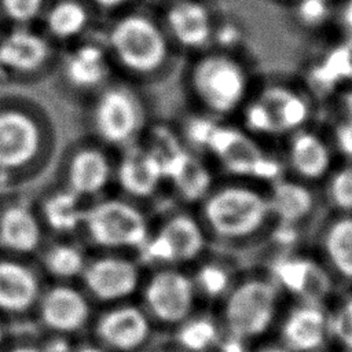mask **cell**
<instances>
[{
  "instance_id": "6da1fadb",
  "label": "cell",
  "mask_w": 352,
  "mask_h": 352,
  "mask_svg": "<svg viewBox=\"0 0 352 352\" xmlns=\"http://www.w3.org/2000/svg\"><path fill=\"white\" fill-rule=\"evenodd\" d=\"M52 125L41 107L25 98L0 99V182L32 179L52 153Z\"/></svg>"
},
{
  "instance_id": "7a4b0ae2",
  "label": "cell",
  "mask_w": 352,
  "mask_h": 352,
  "mask_svg": "<svg viewBox=\"0 0 352 352\" xmlns=\"http://www.w3.org/2000/svg\"><path fill=\"white\" fill-rule=\"evenodd\" d=\"M188 135L194 142L206 146L228 172L263 179H272L279 173V165L253 139L235 128L195 120L188 126Z\"/></svg>"
},
{
  "instance_id": "3957f363",
  "label": "cell",
  "mask_w": 352,
  "mask_h": 352,
  "mask_svg": "<svg viewBox=\"0 0 352 352\" xmlns=\"http://www.w3.org/2000/svg\"><path fill=\"white\" fill-rule=\"evenodd\" d=\"M81 228L94 245L104 249H140L148 238L143 213L121 199L87 206Z\"/></svg>"
},
{
  "instance_id": "277c9868",
  "label": "cell",
  "mask_w": 352,
  "mask_h": 352,
  "mask_svg": "<svg viewBox=\"0 0 352 352\" xmlns=\"http://www.w3.org/2000/svg\"><path fill=\"white\" fill-rule=\"evenodd\" d=\"M107 43L116 59L133 73H150L166 58V41L160 28L147 16L129 14L110 29Z\"/></svg>"
},
{
  "instance_id": "5b68a950",
  "label": "cell",
  "mask_w": 352,
  "mask_h": 352,
  "mask_svg": "<svg viewBox=\"0 0 352 352\" xmlns=\"http://www.w3.org/2000/svg\"><path fill=\"white\" fill-rule=\"evenodd\" d=\"M278 309L276 286L264 279H249L234 287L224 305L228 334L250 341L263 336L274 323Z\"/></svg>"
},
{
  "instance_id": "8992f818",
  "label": "cell",
  "mask_w": 352,
  "mask_h": 352,
  "mask_svg": "<svg viewBox=\"0 0 352 352\" xmlns=\"http://www.w3.org/2000/svg\"><path fill=\"white\" fill-rule=\"evenodd\" d=\"M268 212L267 199L245 187L221 188L212 194L205 204L209 227L226 238H239L254 232Z\"/></svg>"
},
{
  "instance_id": "52a82bcc",
  "label": "cell",
  "mask_w": 352,
  "mask_h": 352,
  "mask_svg": "<svg viewBox=\"0 0 352 352\" xmlns=\"http://www.w3.org/2000/svg\"><path fill=\"white\" fill-rule=\"evenodd\" d=\"M33 318L45 333L73 338L91 324V298L73 283L54 282L43 289Z\"/></svg>"
},
{
  "instance_id": "ba28073f",
  "label": "cell",
  "mask_w": 352,
  "mask_h": 352,
  "mask_svg": "<svg viewBox=\"0 0 352 352\" xmlns=\"http://www.w3.org/2000/svg\"><path fill=\"white\" fill-rule=\"evenodd\" d=\"M192 87L208 109L224 114L241 103L246 91V77L234 59L209 55L195 65Z\"/></svg>"
},
{
  "instance_id": "9c48e42d",
  "label": "cell",
  "mask_w": 352,
  "mask_h": 352,
  "mask_svg": "<svg viewBox=\"0 0 352 352\" xmlns=\"http://www.w3.org/2000/svg\"><path fill=\"white\" fill-rule=\"evenodd\" d=\"M89 327L94 342L109 352H135L151 334V319L147 312L128 301L106 305L94 315Z\"/></svg>"
},
{
  "instance_id": "30bf717a",
  "label": "cell",
  "mask_w": 352,
  "mask_h": 352,
  "mask_svg": "<svg viewBox=\"0 0 352 352\" xmlns=\"http://www.w3.org/2000/svg\"><path fill=\"white\" fill-rule=\"evenodd\" d=\"M80 282L91 301L111 305L128 301L140 285V274L128 258L102 256L88 258Z\"/></svg>"
},
{
  "instance_id": "8fae6325",
  "label": "cell",
  "mask_w": 352,
  "mask_h": 352,
  "mask_svg": "<svg viewBox=\"0 0 352 352\" xmlns=\"http://www.w3.org/2000/svg\"><path fill=\"white\" fill-rule=\"evenodd\" d=\"M92 126L106 143H128L142 124V110L133 94L122 87L103 89L92 107Z\"/></svg>"
},
{
  "instance_id": "7c38bea8",
  "label": "cell",
  "mask_w": 352,
  "mask_h": 352,
  "mask_svg": "<svg viewBox=\"0 0 352 352\" xmlns=\"http://www.w3.org/2000/svg\"><path fill=\"white\" fill-rule=\"evenodd\" d=\"M194 282L175 270L154 274L144 286V311L150 319L168 324H179L188 318L195 301Z\"/></svg>"
},
{
  "instance_id": "4fadbf2b",
  "label": "cell",
  "mask_w": 352,
  "mask_h": 352,
  "mask_svg": "<svg viewBox=\"0 0 352 352\" xmlns=\"http://www.w3.org/2000/svg\"><path fill=\"white\" fill-rule=\"evenodd\" d=\"M43 289L38 271L25 257H0V318L34 316Z\"/></svg>"
},
{
  "instance_id": "5bb4252c",
  "label": "cell",
  "mask_w": 352,
  "mask_h": 352,
  "mask_svg": "<svg viewBox=\"0 0 352 352\" xmlns=\"http://www.w3.org/2000/svg\"><path fill=\"white\" fill-rule=\"evenodd\" d=\"M161 162L164 177L172 180L180 195L188 201L199 199L210 186V173L206 166L186 151L170 133H162L150 148Z\"/></svg>"
},
{
  "instance_id": "9a60e30c",
  "label": "cell",
  "mask_w": 352,
  "mask_h": 352,
  "mask_svg": "<svg viewBox=\"0 0 352 352\" xmlns=\"http://www.w3.org/2000/svg\"><path fill=\"white\" fill-rule=\"evenodd\" d=\"M308 117L305 100L283 87H270L246 110L248 125L260 132L297 128Z\"/></svg>"
},
{
  "instance_id": "2e32d148",
  "label": "cell",
  "mask_w": 352,
  "mask_h": 352,
  "mask_svg": "<svg viewBox=\"0 0 352 352\" xmlns=\"http://www.w3.org/2000/svg\"><path fill=\"white\" fill-rule=\"evenodd\" d=\"M205 238L198 223L187 216L170 217L154 238H147L140 248L148 261H187L201 253Z\"/></svg>"
},
{
  "instance_id": "e0dca14e",
  "label": "cell",
  "mask_w": 352,
  "mask_h": 352,
  "mask_svg": "<svg viewBox=\"0 0 352 352\" xmlns=\"http://www.w3.org/2000/svg\"><path fill=\"white\" fill-rule=\"evenodd\" d=\"M51 55L48 40L23 26L0 38V70L8 76L30 77L40 73Z\"/></svg>"
},
{
  "instance_id": "ac0fdd59",
  "label": "cell",
  "mask_w": 352,
  "mask_h": 352,
  "mask_svg": "<svg viewBox=\"0 0 352 352\" xmlns=\"http://www.w3.org/2000/svg\"><path fill=\"white\" fill-rule=\"evenodd\" d=\"M43 223L26 202L0 208V249L7 256L28 257L41 250Z\"/></svg>"
},
{
  "instance_id": "d6986e66",
  "label": "cell",
  "mask_w": 352,
  "mask_h": 352,
  "mask_svg": "<svg viewBox=\"0 0 352 352\" xmlns=\"http://www.w3.org/2000/svg\"><path fill=\"white\" fill-rule=\"evenodd\" d=\"M282 344L292 352H316L329 336V312L320 302L302 301L285 318Z\"/></svg>"
},
{
  "instance_id": "ffe728a7",
  "label": "cell",
  "mask_w": 352,
  "mask_h": 352,
  "mask_svg": "<svg viewBox=\"0 0 352 352\" xmlns=\"http://www.w3.org/2000/svg\"><path fill=\"white\" fill-rule=\"evenodd\" d=\"M110 177L111 165L107 155L91 146L76 148L65 166V187L81 198L103 191Z\"/></svg>"
},
{
  "instance_id": "44dd1931",
  "label": "cell",
  "mask_w": 352,
  "mask_h": 352,
  "mask_svg": "<svg viewBox=\"0 0 352 352\" xmlns=\"http://www.w3.org/2000/svg\"><path fill=\"white\" fill-rule=\"evenodd\" d=\"M272 272L278 285L302 301L320 302L330 290V279L323 268L304 257H283L274 264Z\"/></svg>"
},
{
  "instance_id": "7402d4cb",
  "label": "cell",
  "mask_w": 352,
  "mask_h": 352,
  "mask_svg": "<svg viewBox=\"0 0 352 352\" xmlns=\"http://www.w3.org/2000/svg\"><path fill=\"white\" fill-rule=\"evenodd\" d=\"M164 177L162 166L151 150L131 148L121 158L117 179L124 191L135 197L151 195Z\"/></svg>"
},
{
  "instance_id": "603a6c76",
  "label": "cell",
  "mask_w": 352,
  "mask_h": 352,
  "mask_svg": "<svg viewBox=\"0 0 352 352\" xmlns=\"http://www.w3.org/2000/svg\"><path fill=\"white\" fill-rule=\"evenodd\" d=\"M109 76L106 51L94 43L76 47L63 60L65 80L78 91L99 88Z\"/></svg>"
},
{
  "instance_id": "cb8c5ba5",
  "label": "cell",
  "mask_w": 352,
  "mask_h": 352,
  "mask_svg": "<svg viewBox=\"0 0 352 352\" xmlns=\"http://www.w3.org/2000/svg\"><path fill=\"white\" fill-rule=\"evenodd\" d=\"M166 21L176 40L184 47H201L210 36V16L199 1L175 3L166 12Z\"/></svg>"
},
{
  "instance_id": "d4e9b609",
  "label": "cell",
  "mask_w": 352,
  "mask_h": 352,
  "mask_svg": "<svg viewBox=\"0 0 352 352\" xmlns=\"http://www.w3.org/2000/svg\"><path fill=\"white\" fill-rule=\"evenodd\" d=\"M82 198L72 190L62 187L50 192L41 202L40 220L56 234H72L82 227L85 216Z\"/></svg>"
},
{
  "instance_id": "484cf974",
  "label": "cell",
  "mask_w": 352,
  "mask_h": 352,
  "mask_svg": "<svg viewBox=\"0 0 352 352\" xmlns=\"http://www.w3.org/2000/svg\"><path fill=\"white\" fill-rule=\"evenodd\" d=\"M41 270L59 283H73L81 278L88 257L85 252L72 242H56L41 253Z\"/></svg>"
},
{
  "instance_id": "4316f807",
  "label": "cell",
  "mask_w": 352,
  "mask_h": 352,
  "mask_svg": "<svg viewBox=\"0 0 352 352\" xmlns=\"http://www.w3.org/2000/svg\"><path fill=\"white\" fill-rule=\"evenodd\" d=\"M290 162L298 175L307 179H316L327 170L330 154L319 136L302 132L292 140Z\"/></svg>"
},
{
  "instance_id": "83f0119b",
  "label": "cell",
  "mask_w": 352,
  "mask_h": 352,
  "mask_svg": "<svg viewBox=\"0 0 352 352\" xmlns=\"http://www.w3.org/2000/svg\"><path fill=\"white\" fill-rule=\"evenodd\" d=\"M268 209L274 212L282 221L294 223L305 217L314 199L308 188L294 182H276L272 187L271 197L267 201Z\"/></svg>"
},
{
  "instance_id": "f1b7e54d",
  "label": "cell",
  "mask_w": 352,
  "mask_h": 352,
  "mask_svg": "<svg viewBox=\"0 0 352 352\" xmlns=\"http://www.w3.org/2000/svg\"><path fill=\"white\" fill-rule=\"evenodd\" d=\"M177 326L176 337L183 352H206L216 348L221 337L220 326L204 315H190Z\"/></svg>"
},
{
  "instance_id": "f546056e",
  "label": "cell",
  "mask_w": 352,
  "mask_h": 352,
  "mask_svg": "<svg viewBox=\"0 0 352 352\" xmlns=\"http://www.w3.org/2000/svg\"><path fill=\"white\" fill-rule=\"evenodd\" d=\"M88 23L85 7L74 0H62L51 7L45 16L48 32L59 40L74 38L84 32Z\"/></svg>"
},
{
  "instance_id": "4dcf8cb0",
  "label": "cell",
  "mask_w": 352,
  "mask_h": 352,
  "mask_svg": "<svg viewBox=\"0 0 352 352\" xmlns=\"http://www.w3.org/2000/svg\"><path fill=\"white\" fill-rule=\"evenodd\" d=\"M324 250L334 270L352 279V217H344L330 226L324 235Z\"/></svg>"
},
{
  "instance_id": "1f68e13d",
  "label": "cell",
  "mask_w": 352,
  "mask_h": 352,
  "mask_svg": "<svg viewBox=\"0 0 352 352\" xmlns=\"http://www.w3.org/2000/svg\"><path fill=\"white\" fill-rule=\"evenodd\" d=\"M329 336L342 349H352V297H348L333 312H329Z\"/></svg>"
},
{
  "instance_id": "d6a6232c",
  "label": "cell",
  "mask_w": 352,
  "mask_h": 352,
  "mask_svg": "<svg viewBox=\"0 0 352 352\" xmlns=\"http://www.w3.org/2000/svg\"><path fill=\"white\" fill-rule=\"evenodd\" d=\"M194 286L195 290L198 287L206 296L217 297L219 294L227 292L230 286V276L224 268L213 264H206L198 271Z\"/></svg>"
},
{
  "instance_id": "836d02e7",
  "label": "cell",
  "mask_w": 352,
  "mask_h": 352,
  "mask_svg": "<svg viewBox=\"0 0 352 352\" xmlns=\"http://www.w3.org/2000/svg\"><path fill=\"white\" fill-rule=\"evenodd\" d=\"M333 204L342 210H352V168H344L337 172L329 187Z\"/></svg>"
},
{
  "instance_id": "e575fe53",
  "label": "cell",
  "mask_w": 352,
  "mask_h": 352,
  "mask_svg": "<svg viewBox=\"0 0 352 352\" xmlns=\"http://www.w3.org/2000/svg\"><path fill=\"white\" fill-rule=\"evenodd\" d=\"M44 0H1V7L7 18L18 25H25L37 18Z\"/></svg>"
},
{
  "instance_id": "d590c367",
  "label": "cell",
  "mask_w": 352,
  "mask_h": 352,
  "mask_svg": "<svg viewBox=\"0 0 352 352\" xmlns=\"http://www.w3.org/2000/svg\"><path fill=\"white\" fill-rule=\"evenodd\" d=\"M0 352H48L41 338L8 340Z\"/></svg>"
},
{
  "instance_id": "8d00e7d4",
  "label": "cell",
  "mask_w": 352,
  "mask_h": 352,
  "mask_svg": "<svg viewBox=\"0 0 352 352\" xmlns=\"http://www.w3.org/2000/svg\"><path fill=\"white\" fill-rule=\"evenodd\" d=\"M248 342L249 341H246V340H242L239 337L226 333L224 336L221 334L216 348L219 352H249Z\"/></svg>"
},
{
  "instance_id": "74e56055",
  "label": "cell",
  "mask_w": 352,
  "mask_h": 352,
  "mask_svg": "<svg viewBox=\"0 0 352 352\" xmlns=\"http://www.w3.org/2000/svg\"><path fill=\"white\" fill-rule=\"evenodd\" d=\"M336 138L340 150L345 155L352 157V117L338 126Z\"/></svg>"
},
{
  "instance_id": "f35d334b",
  "label": "cell",
  "mask_w": 352,
  "mask_h": 352,
  "mask_svg": "<svg viewBox=\"0 0 352 352\" xmlns=\"http://www.w3.org/2000/svg\"><path fill=\"white\" fill-rule=\"evenodd\" d=\"M72 352H109V351H106L100 345L95 344L94 341H89V342H82V344L74 345Z\"/></svg>"
},
{
  "instance_id": "ab89813d",
  "label": "cell",
  "mask_w": 352,
  "mask_h": 352,
  "mask_svg": "<svg viewBox=\"0 0 352 352\" xmlns=\"http://www.w3.org/2000/svg\"><path fill=\"white\" fill-rule=\"evenodd\" d=\"M342 21L352 30V0H348L342 10Z\"/></svg>"
},
{
  "instance_id": "60d3db41",
  "label": "cell",
  "mask_w": 352,
  "mask_h": 352,
  "mask_svg": "<svg viewBox=\"0 0 352 352\" xmlns=\"http://www.w3.org/2000/svg\"><path fill=\"white\" fill-rule=\"evenodd\" d=\"M8 340H10L8 327L6 324V320L3 318H0V349L7 344Z\"/></svg>"
},
{
  "instance_id": "b9f144b4",
  "label": "cell",
  "mask_w": 352,
  "mask_h": 352,
  "mask_svg": "<svg viewBox=\"0 0 352 352\" xmlns=\"http://www.w3.org/2000/svg\"><path fill=\"white\" fill-rule=\"evenodd\" d=\"M98 6L104 7V8H114V7H120L121 4L126 3L128 0H94Z\"/></svg>"
},
{
  "instance_id": "7bdbcfd3",
  "label": "cell",
  "mask_w": 352,
  "mask_h": 352,
  "mask_svg": "<svg viewBox=\"0 0 352 352\" xmlns=\"http://www.w3.org/2000/svg\"><path fill=\"white\" fill-rule=\"evenodd\" d=\"M258 352H292V351L282 344V345H268V346H264Z\"/></svg>"
},
{
  "instance_id": "ee69618b",
  "label": "cell",
  "mask_w": 352,
  "mask_h": 352,
  "mask_svg": "<svg viewBox=\"0 0 352 352\" xmlns=\"http://www.w3.org/2000/svg\"><path fill=\"white\" fill-rule=\"evenodd\" d=\"M165 352H183V351H173V349H169V351H165Z\"/></svg>"
},
{
  "instance_id": "f6af8a7d",
  "label": "cell",
  "mask_w": 352,
  "mask_h": 352,
  "mask_svg": "<svg viewBox=\"0 0 352 352\" xmlns=\"http://www.w3.org/2000/svg\"><path fill=\"white\" fill-rule=\"evenodd\" d=\"M342 352H352V349H342Z\"/></svg>"
}]
</instances>
